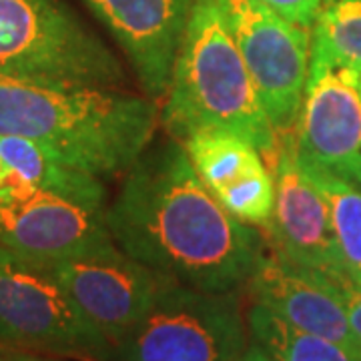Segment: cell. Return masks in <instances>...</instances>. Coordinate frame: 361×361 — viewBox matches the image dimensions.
<instances>
[{"instance_id":"cell-11","label":"cell","mask_w":361,"mask_h":361,"mask_svg":"<svg viewBox=\"0 0 361 361\" xmlns=\"http://www.w3.org/2000/svg\"><path fill=\"white\" fill-rule=\"evenodd\" d=\"M275 207L269 239L289 259L319 273L334 287L349 275L331 227L327 203L303 169L295 147V130L279 141L275 155Z\"/></svg>"},{"instance_id":"cell-20","label":"cell","mask_w":361,"mask_h":361,"mask_svg":"<svg viewBox=\"0 0 361 361\" xmlns=\"http://www.w3.org/2000/svg\"><path fill=\"white\" fill-rule=\"evenodd\" d=\"M336 289L341 303H343L345 315H348L349 327L361 345V281L348 277L345 281L336 285Z\"/></svg>"},{"instance_id":"cell-23","label":"cell","mask_w":361,"mask_h":361,"mask_svg":"<svg viewBox=\"0 0 361 361\" xmlns=\"http://www.w3.org/2000/svg\"><path fill=\"white\" fill-rule=\"evenodd\" d=\"M343 179L351 180L353 185H357V187L361 189V159L355 163V165H353V167L349 169L345 175H343Z\"/></svg>"},{"instance_id":"cell-1","label":"cell","mask_w":361,"mask_h":361,"mask_svg":"<svg viewBox=\"0 0 361 361\" xmlns=\"http://www.w3.org/2000/svg\"><path fill=\"white\" fill-rule=\"evenodd\" d=\"M106 227L149 269L215 293L245 285L263 249V235L211 195L177 139L151 145L125 173Z\"/></svg>"},{"instance_id":"cell-5","label":"cell","mask_w":361,"mask_h":361,"mask_svg":"<svg viewBox=\"0 0 361 361\" xmlns=\"http://www.w3.org/2000/svg\"><path fill=\"white\" fill-rule=\"evenodd\" d=\"M0 348L111 361L115 348L89 322L49 265L0 245Z\"/></svg>"},{"instance_id":"cell-6","label":"cell","mask_w":361,"mask_h":361,"mask_svg":"<svg viewBox=\"0 0 361 361\" xmlns=\"http://www.w3.org/2000/svg\"><path fill=\"white\" fill-rule=\"evenodd\" d=\"M239 289L203 291L163 279L155 301L115 348L121 361H239L247 343Z\"/></svg>"},{"instance_id":"cell-16","label":"cell","mask_w":361,"mask_h":361,"mask_svg":"<svg viewBox=\"0 0 361 361\" xmlns=\"http://www.w3.org/2000/svg\"><path fill=\"white\" fill-rule=\"evenodd\" d=\"M247 329L251 341L265 349L275 361H361L348 349L325 337L297 329L257 303L247 311Z\"/></svg>"},{"instance_id":"cell-18","label":"cell","mask_w":361,"mask_h":361,"mask_svg":"<svg viewBox=\"0 0 361 361\" xmlns=\"http://www.w3.org/2000/svg\"><path fill=\"white\" fill-rule=\"evenodd\" d=\"M311 40L339 65L361 71V0H325Z\"/></svg>"},{"instance_id":"cell-12","label":"cell","mask_w":361,"mask_h":361,"mask_svg":"<svg viewBox=\"0 0 361 361\" xmlns=\"http://www.w3.org/2000/svg\"><path fill=\"white\" fill-rule=\"evenodd\" d=\"M245 285L253 303L301 331L334 341L361 360L360 341L349 327L334 283L287 257L265 237L257 265Z\"/></svg>"},{"instance_id":"cell-10","label":"cell","mask_w":361,"mask_h":361,"mask_svg":"<svg viewBox=\"0 0 361 361\" xmlns=\"http://www.w3.org/2000/svg\"><path fill=\"white\" fill-rule=\"evenodd\" d=\"M49 269L113 348L145 317L165 279L127 255L115 241L51 263Z\"/></svg>"},{"instance_id":"cell-21","label":"cell","mask_w":361,"mask_h":361,"mask_svg":"<svg viewBox=\"0 0 361 361\" xmlns=\"http://www.w3.org/2000/svg\"><path fill=\"white\" fill-rule=\"evenodd\" d=\"M8 349V348H6ZM13 361H65L63 357H51V355H39V353H28V351H18V349H8Z\"/></svg>"},{"instance_id":"cell-8","label":"cell","mask_w":361,"mask_h":361,"mask_svg":"<svg viewBox=\"0 0 361 361\" xmlns=\"http://www.w3.org/2000/svg\"><path fill=\"white\" fill-rule=\"evenodd\" d=\"M113 243L106 207L44 193L23 180L0 187V245L42 265Z\"/></svg>"},{"instance_id":"cell-9","label":"cell","mask_w":361,"mask_h":361,"mask_svg":"<svg viewBox=\"0 0 361 361\" xmlns=\"http://www.w3.org/2000/svg\"><path fill=\"white\" fill-rule=\"evenodd\" d=\"M299 159L343 177L361 159V90L357 73L311 40L310 75L295 125Z\"/></svg>"},{"instance_id":"cell-15","label":"cell","mask_w":361,"mask_h":361,"mask_svg":"<svg viewBox=\"0 0 361 361\" xmlns=\"http://www.w3.org/2000/svg\"><path fill=\"white\" fill-rule=\"evenodd\" d=\"M0 163L14 173L16 179L44 193L87 205H104L106 201L103 179L66 165L32 141L20 137H0Z\"/></svg>"},{"instance_id":"cell-22","label":"cell","mask_w":361,"mask_h":361,"mask_svg":"<svg viewBox=\"0 0 361 361\" xmlns=\"http://www.w3.org/2000/svg\"><path fill=\"white\" fill-rule=\"evenodd\" d=\"M239 361H275L271 357L269 353L265 351L263 348H259L257 343H249V348L245 349V353H243V357Z\"/></svg>"},{"instance_id":"cell-7","label":"cell","mask_w":361,"mask_h":361,"mask_svg":"<svg viewBox=\"0 0 361 361\" xmlns=\"http://www.w3.org/2000/svg\"><path fill=\"white\" fill-rule=\"evenodd\" d=\"M259 101L279 137L293 133L310 75L311 30L263 0H219Z\"/></svg>"},{"instance_id":"cell-3","label":"cell","mask_w":361,"mask_h":361,"mask_svg":"<svg viewBox=\"0 0 361 361\" xmlns=\"http://www.w3.org/2000/svg\"><path fill=\"white\" fill-rule=\"evenodd\" d=\"M165 97L161 123L179 142L195 133L221 130L255 145L263 157L279 151L281 137L259 101L219 0L193 2Z\"/></svg>"},{"instance_id":"cell-19","label":"cell","mask_w":361,"mask_h":361,"mask_svg":"<svg viewBox=\"0 0 361 361\" xmlns=\"http://www.w3.org/2000/svg\"><path fill=\"white\" fill-rule=\"evenodd\" d=\"M263 2L285 16L287 20L303 26L307 30L313 28L323 8V0H263Z\"/></svg>"},{"instance_id":"cell-17","label":"cell","mask_w":361,"mask_h":361,"mask_svg":"<svg viewBox=\"0 0 361 361\" xmlns=\"http://www.w3.org/2000/svg\"><path fill=\"white\" fill-rule=\"evenodd\" d=\"M301 165L327 203L331 227L349 275L361 281V189L329 171L310 167L303 161Z\"/></svg>"},{"instance_id":"cell-4","label":"cell","mask_w":361,"mask_h":361,"mask_svg":"<svg viewBox=\"0 0 361 361\" xmlns=\"http://www.w3.org/2000/svg\"><path fill=\"white\" fill-rule=\"evenodd\" d=\"M0 77L118 87L125 68L63 0H0Z\"/></svg>"},{"instance_id":"cell-25","label":"cell","mask_w":361,"mask_h":361,"mask_svg":"<svg viewBox=\"0 0 361 361\" xmlns=\"http://www.w3.org/2000/svg\"><path fill=\"white\" fill-rule=\"evenodd\" d=\"M323 2H325V0H323Z\"/></svg>"},{"instance_id":"cell-24","label":"cell","mask_w":361,"mask_h":361,"mask_svg":"<svg viewBox=\"0 0 361 361\" xmlns=\"http://www.w3.org/2000/svg\"><path fill=\"white\" fill-rule=\"evenodd\" d=\"M0 361H13L11 360V353L6 348H0Z\"/></svg>"},{"instance_id":"cell-14","label":"cell","mask_w":361,"mask_h":361,"mask_svg":"<svg viewBox=\"0 0 361 361\" xmlns=\"http://www.w3.org/2000/svg\"><path fill=\"white\" fill-rule=\"evenodd\" d=\"M180 142L199 179L233 217L263 229L269 225L275 175L255 145L221 130L195 133Z\"/></svg>"},{"instance_id":"cell-13","label":"cell","mask_w":361,"mask_h":361,"mask_svg":"<svg viewBox=\"0 0 361 361\" xmlns=\"http://www.w3.org/2000/svg\"><path fill=\"white\" fill-rule=\"evenodd\" d=\"M127 54L142 90L165 97L195 0H82Z\"/></svg>"},{"instance_id":"cell-2","label":"cell","mask_w":361,"mask_h":361,"mask_svg":"<svg viewBox=\"0 0 361 361\" xmlns=\"http://www.w3.org/2000/svg\"><path fill=\"white\" fill-rule=\"evenodd\" d=\"M155 99L118 87H65L0 77V137L32 141L99 179L125 175L153 145Z\"/></svg>"}]
</instances>
